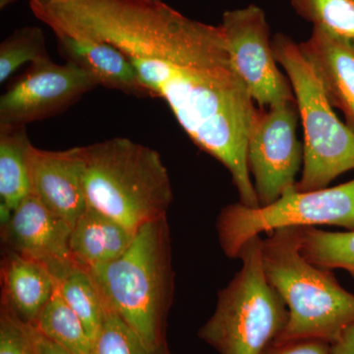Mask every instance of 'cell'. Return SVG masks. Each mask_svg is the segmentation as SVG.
Instances as JSON below:
<instances>
[{"instance_id":"7c38bea8","label":"cell","mask_w":354,"mask_h":354,"mask_svg":"<svg viewBox=\"0 0 354 354\" xmlns=\"http://www.w3.org/2000/svg\"><path fill=\"white\" fill-rule=\"evenodd\" d=\"M32 193L55 215L74 227L88 208L80 147L30 152Z\"/></svg>"},{"instance_id":"cb8c5ba5","label":"cell","mask_w":354,"mask_h":354,"mask_svg":"<svg viewBox=\"0 0 354 354\" xmlns=\"http://www.w3.org/2000/svg\"><path fill=\"white\" fill-rule=\"evenodd\" d=\"M0 354H36L34 327L23 322L2 304L0 308Z\"/></svg>"},{"instance_id":"4316f807","label":"cell","mask_w":354,"mask_h":354,"mask_svg":"<svg viewBox=\"0 0 354 354\" xmlns=\"http://www.w3.org/2000/svg\"><path fill=\"white\" fill-rule=\"evenodd\" d=\"M332 354H354V324L344 330L341 339L330 346Z\"/></svg>"},{"instance_id":"5bb4252c","label":"cell","mask_w":354,"mask_h":354,"mask_svg":"<svg viewBox=\"0 0 354 354\" xmlns=\"http://www.w3.org/2000/svg\"><path fill=\"white\" fill-rule=\"evenodd\" d=\"M1 304L34 326L55 292V277L43 263L7 249L1 265Z\"/></svg>"},{"instance_id":"9a60e30c","label":"cell","mask_w":354,"mask_h":354,"mask_svg":"<svg viewBox=\"0 0 354 354\" xmlns=\"http://www.w3.org/2000/svg\"><path fill=\"white\" fill-rule=\"evenodd\" d=\"M58 50L66 62L87 70L100 86L138 97H151L129 58L111 44L57 36Z\"/></svg>"},{"instance_id":"e0dca14e","label":"cell","mask_w":354,"mask_h":354,"mask_svg":"<svg viewBox=\"0 0 354 354\" xmlns=\"http://www.w3.org/2000/svg\"><path fill=\"white\" fill-rule=\"evenodd\" d=\"M32 147L26 127L0 124V199L12 211L32 193Z\"/></svg>"},{"instance_id":"2e32d148","label":"cell","mask_w":354,"mask_h":354,"mask_svg":"<svg viewBox=\"0 0 354 354\" xmlns=\"http://www.w3.org/2000/svg\"><path fill=\"white\" fill-rule=\"evenodd\" d=\"M135 234L118 221L88 206L72 228V260L85 271H95L122 255Z\"/></svg>"},{"instance_id":"9c48e42d","label":"cell","mask_w":354,"mask_h":354,"mask_svg":"<svg viewBox=\"0 0 354 354\" xmlns=\"http://www.w3.org/2000/svg\"><path fill=\"white\" fill-rule=\"evenodd\" d=\"M220 26L237 73L258 108L295 102L290 79L274 57L265 11L256 4L227 10Z\"/></svg>"},{"instance_id":"3957f363","label":"cell","mask_w":354,"mask_h":354,"mask_svg":"<svg viewBox=\"0 0 354 354\" xmlns=\"http://www.w3.org/2000/svg\"><path fill=\"white\" fill-rule=\"evenodd\" d=\"M88 274L106 307L149 348L167 346L165 333L174 290L167 218L140 227L122 255Z\"/></svg>"},{"instance_id":"d6986e66","label":"cell","mask_w":354,"mask_h":354,"mask_svg":"<svg viewBox=\"0 0 354 354\" xmlns=\"http://www.w3.org/2000/svg\"><path fill=\"white\" fill-rule=\"evenodd\" d=\"M35 329L76 354H94V342L80 317L65 302L57 286Z\"/></svg>"},{"instance_id":"83f0119b","label":"cell","mask_w":354,"mask_h":354,"mask_svg":"<svg viewBox=\"0 0 354 354\" xmlns=\"http://www.w3.org/2000/svg\"><path fill=\"white\" fill-rule=\"evenodd\" d=\"M16 1L17 0H0V8H6V7L11 6V4L15 3Z\"/></svg>"},{"instance_id":"277c9868","label":"cell","mask_w":354,"mask_h":354,"mask_svg":"<svg viewBox=\"0 0 354 354\" xmlns=\"http://www.w3.org/2000/svg\"><path fill=\"white\" fill-rule=\"evenodd\" d=\"M80 148L88 206L134 232L167 218L174 194L157 151L127 138Z\"/></svg>"},{"instance_id":"484cf974","label":"cell","mask_w":354,"mask_h":354,"mask_svg":"<svg viewBox=\"0 0 354 354\" xmlns=\"http://www.w3.org/2000/svg\"><path fill=\"white\" fill-rule=\"evenodd\" d=\"M34 342L36 354H76L57 344V342L51 341L46 335L41 334L39 330L35 329V327Z\"/></svg>"},{"instance_id":"8fae6325","label":"cell","mask_w":354,"mask_h":354,"mask_svg":"<svg viewBox=\"0 0 354 354\" xmlns=\"http://www.w3.org/2000/svg\"><path fill=\"white\" fill-rule=\"evenodd\" d=\"M1 227L8 250L43 263L53 276L74 263L70 252L73 227L55 215L32 193L20 203Z\"/></svg>"},{"instance_id":"52a82bcc","label":"cell","mask_w":354,"mask_h":354,"mask_svg":"<svg viewBox=\"0 0 354 354\" xmlns=\"http://www.w3.org/2000/svg\"><path fill=\"white\" fill-rule=\"evenodd\" d=\"M317 225L354 230V179L335 187L307 192L298 191L295 186L268 206L227 205L216 218V230L225 255L239 259L244 244L262 232Z\"/></svg>"},{"instance_id":"ba28073f","label":"cell","mask_w":354,"mask_h":354,"mask_svg":"<svg viewBox=\"0 0 354 354\" xmlns=\"http://www.w3.org/2000/svg\"><path fill=\"white\" fill-rule=\"evenodd\" d=\"M297 102L258 108L247 143V162L260 206L276 202L297 184L304 164V148L297 138Z\"/></svg>"},{"instance_id":"4fadbf2b","label":"cell","mask_w":354,"mask_h":354,"mask_svg":"<svg viewBox=\"0 0 354 354\" xmlns=\"http://www.w3.org/2000/svg\"><path fill=\"white\" fill-rule=\"evenodd\" d=\"M298 46L330 106L344 113L354 133V39L313 27L309 38Z\"/></svg>"},{"instance_id":"30bf717a","label":"cell","mask_w":354,"mask_h":354,"mask_svg":"<svg viewBox=\"0 0 354 354\" xmlns=\"http://www.w3.org/2000/svg\"><path fill=\"white\" fill-rule=\"evenodd\" d=\"M99 82L73 62L31 64L0 97V124L26 127L62 113Z\"/></svg>"},{"instance_id":"d4e9b609","label":"cell","mask_w":354,"mask_h":354,"mask_svg":"<svg viewBox=\"0 0 354 354\" xmlns=\"http://www.w3.org/2000/svg\"><path fill=\"white\" fill-rule=\"evenodd\" d=\"M263 354H332L330 346L327 342L319 339H299L272 344Z\"/></svg>"},{"instance_id":"7402d4cb","label":"cell","mask_w":354,"mask_h":354,"mask_svg":"<svg viewBox=\"0 0 354 354\" xmlns=\"http://www.w3.org/2000/svg\"><path fill=\"white\" fill-rule=\"evenodd\" d=\"M298 16L334 34L354 39V0H290Z\"/></svg>"},{"instance_id":"7a4b0ae2","label":"cell","mask_w":354,"mask_h":354,"mask_svg":"<svg viewBox=\"0 0 354 354\" xmlns=\"http://www.w3.org/2000/svg\"><path fill=\"white\" fill-rule=\"evenodd\" d=\"M300 247V227L278 228L263 239L266 278L288 308L286 329L274 344L319 339L332 346L354 324V295L330 270L309 262Z\"/></svg>"},{"instance_id":"ffe728a7","label":"cell","mask_w":354,"mask_h":354,"mask_svg":"<svg viewBox=\"0 0 354 354\" xmlns=\"http://www.w3.org/2000/svg\"><path fill=\"white\" fill-rule=\"evenodd\" d=\"M302 255L324 269H342L354 279V230L330 232L316 227H301Z\"/></svg>"},{"instance_id":"603a6c76","label":"cell","mask_w":354,"mask_h":354,"mask_svg":"<svg viewBox=\"0 0 354 354\" xmlns=\"http://www.w3.org/2000/svg\"><path fill=\"white\" fill-rule=\"evenodd\" d=\"M94 354H171L169 344L151 348L136 333L106 307V318L95 339Z\"/></svg>"},{"instance_id":"5b68a950","label":"cell","mask_w":354,"mask_h":354,"mask_svg":"<svg viewBox=\"0 0 354 354\" xmlns=\"http://www.w3.org/2000/svg\"><path fill=\"white\" fill-rule=\"evenodd\" d=\"M260 235L239 253L241 269L218 291L215 311L200 339L218 354H263L286 329L288 308L266 278Z\"/></svg>"},{"instance_id":"ac0fdd59","label":"cell","mask_w":354,"mask_h":354,"mask_svg":"<svg viewBox=\"0 0 354 354\" xmlns=\"http://www.w3.org/2000/svg\"><path fill=\"white\" fill-rule=\"evenodd\" d=\"M53 277L62 298L80 317L95 344L106 318V305L94 279L75 263L66 266Z\"/></svg>"},{"instance_id":"44dd1931","label":"cell","mask_w":354,"mask_h":354,"mask_svg":"<svg viewBox=\"0 0 354 354\" xmlns=\"http://www.w3.org/2000/svg\"><path fill=\"white\" fill-rule=\"evenodd\" d=\"M50 58L41 28L29 26L16 30L0 44V83L6 82L23 64Z\"/></svg>"},{"instance_id":"6da1fadb","label":"cell","mask_w":354,"mask_h":354,"mask_svg":"<svg viewBox=\"0 0 354 354\" xmlns=\"http://www.w3.org/2000/svg\"><path fill=\"white\" fill-rule=\"evenodd\" d=\"M78 36L120 48L151 97L164 100L193 143L227 167L239 203L260 206L247 162L258 108L221 26L191 19L162 0H88Z\"/></svg>"},{"instance_id":"8992f818","label":"cell","mask_w":354,"mask_h":354,"mask_svg":"<svg viewBox=\"0 0 354 354\" xmlns=\"http://www.w3.org/2000/svg\"><path fill=\"white\" fill-rule=\"evenodd\" d=\"M272 46L290 79L304 130V169L295 188L302 192L324 189L354 169V133L335 113L298 44L277 32Z\"/></svg>"}]
</instances>
